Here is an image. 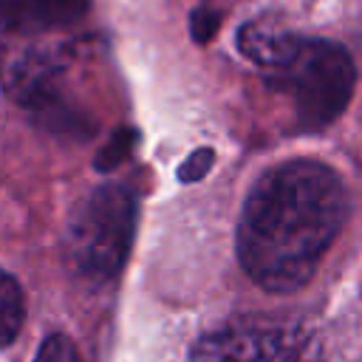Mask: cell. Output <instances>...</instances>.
Returning a JSON list of instances; mask_svg holds the SVG:
<instances>
[{"label": "cell", "instance_id": "obj_11", "mask_svg": "<svg viewBox=\"0 0 362 362\" xmlns=\"http://www.w3.org/2000/svg\"><path fill=\"white\" fill-rule=\"evenodd\" d=\"M218 25H221V11L206 8V6H198L192 11V17H189V31H192V37L198 42H209L215 37Z\"/></svg>", "mask_w": 362, "mask_h": 362}, {"label": "cell", "instance_id": "obj_5", "mask_svg": "<svg viewBox=\"0 0 362 362\" xmlns=\"http://www.w3.org/2000/svg\"><path fill=\"white\" fill-rule=\"evenodd\" d=\"M300 42H303L300 34L283 28L272 17L249 20L238 28V51L269 76L277 74L297 54Z\"/></svg>", "mask_w": 362, "mask_h": 362}, {"label": "cell", "instance_id": "obj_1", "mask_svg": "<svg viewBox=\"0 0 362 362\" xmlns=\"http://www.w3.org/2000/svg\"><path fill=\"white\" fill-rule=\"evenodd\" d=\"M345 218L339 175L311 158L269 170L246 195L238 223L243 272L269 291H294L314 274Z\"/></svg>", "mask_w": 362, "mask_h": 362}, {"label": "cell", "instance_id": "obj_3", "mask_svg": "<svg viewBox=\"0 0 362 362\" xmlns=\"http://www.w3.org/2000/svg\"><path fill=\"white\" fill-rule=\"evenodd\" d=\"M272 82L291 96L300 127L322 130L348 107L356 68L342 45L303 37L297 54L272 74Z\"/></svg>", "mask_w": 362, "mask_h": 362}, {"label": "cell", "instance_id": "obj_6", "mask_svg": "<svg viewBox=\"0 0 362 362\" xmlns=\"http://www.w3.org/2000/svg\"><path fill=\"white\" fill-rule=\"evenodd\" d=\"M90 0H0V23L14 34H42L76 23Z\"/></svg>", "mask_w": 362, "mask_h": 362}, {"label": "cell", "instance_id": "obj_9", "mask_svg": "<svg viewBox=\"0 0 362 362\" xmlns=\"http://www.w3.org/2000/svg\"><path fill=\"white\" fill-rule=\"evenodd\" d=\"M212 161H215V150L212 147H198L195 153H189V158L178 167V178L184 184H195L201 181L209 170H212Z\"/></svg>", "mask_w": 362, "mask_h": 362}, {"label": "cell", "instance_id": "obj_4", "mask_svg": "<svg viewBox=\"0 0 362 362\" xmlns=\"http://www.w3.org/2000/svg\"><path fill=\"white\" fill-rule=\"evenodd\" d=\"M189 362H325L311 331L294 322L238 320L204 334Z\"/></svg>", "mask_w": 362, "mask_h": 362}, {"label": "cell", "instance_id": "obj_8", "mask_svg": "<svg viewBox=\"0 0 362 362\" xmlns=\"http://www.w3.org/2000/svg\"><path fill=\"white\" fill-rule=\"evenodd\" d=\"M34 362H79L76 345L65 334H51V337L42 339Z\"/></svg>", "mask_w": 362, "mask_h": 362}, {"label": "cell", "instance_id": "obj_7", "mask_svg": "<svg viewBox=\"0 0 362 362\" xmlns=\"http://www.w3.org/2000/svg\"><path fill=\"white\" fill-rule=\"evenodd\" d=\"M25 322V294L8 272L0 269V348L11 345Z\"/></svg>", "mask_w": 362, "mask_h": 362}, {"label": "cell", "instance_id": "obj_2", "mask_svg": "<svg viewBox=\"0 0 362 362\" xmlns=\"http://www.w3.org/2000/svg\"><path fill=\"white\" fill-rule=\"evenodd\" d=\"M136 232V198L127 187L107 184L90 192L68 223V257L76 274L93 286L113 280Z\"/></svg>", "mask_w": 362, "mask_h": 362}, {"label": "cell", "instance_id": "obj_10", "mask_svg": "<svg viewBox=\"0 0 362 362\" xmlns=\"http://www.w3.org/2000/svg\"><path fill=\"white\" fill-rule=\"evenodd\" d=\"M133 141H136V133H133V130H119V133L107 141V147L99 153L96 167H99V170H110V167H116V164L130 153Z\"/></svg>", "mask_w": 362, "mask_h": 362}]
</instances>
